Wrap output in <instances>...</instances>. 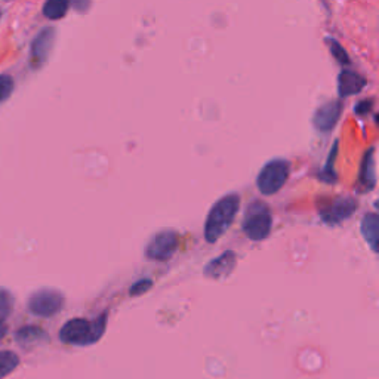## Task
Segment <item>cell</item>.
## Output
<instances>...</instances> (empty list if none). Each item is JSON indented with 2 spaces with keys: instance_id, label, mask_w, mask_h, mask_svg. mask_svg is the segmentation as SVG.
Instances as JSON below:
<instances>
[{
  "instance_id": "obj_1",
  "label": "cell",
  "mask_w": 379,
  "mask_h": 379,
  "mask_svg": "<svg viewBox=\"0 0 379 379\" xmlns=\"http://www.w3.org/2000/svg\"><path fill=\"white\" fill-rule=\"evenodd\" d=\"M240 207V196L230 193L221 197L207 214L204 224V239L207 243H215L230 229Z\"/></svg>"
},
{
  "instance_id": "obj_2",
  "label": "cell",
  "mask_w": 379,
  "mask_h": 379,
  "mask_svg": "<svg viewBox=\"0 0 379 379\" xmlns=\"http://www.w3.org/2000/svg\"><path fill=\"white\" fill-rule=\"evenodd\" d=\"M107 326V313H103L95 321L85 318H71L61 328L60 339L71 346H90L103 336Z\"/></svg>"
},
{
  "instance_id": "obj_3",
  "label": "cell",
  "mask_w": 379,
  "mask_h": 379,
  "mask_svg": "<svg viewBox=\"0 0 379 379\" xmlns=\"http://www.w3.org/2000/svg\"><path fill=\"white\" fill-rule=\"evenodd\" d=\"M291 174V163L284 159H273L265 163L256 178V187L264 196L279 193Z\"/></svg>"
},
{
  "instance_id": "obj_4",
  "label": "cell",
  "mask_w": 379,
  "mask_h": 379,
  "mask_svg": "<svg viewBox=\"0 0 379 379\" xmlns=\"http://www.w3.org/2000/svg\"><path fill=\"white\" fill-rule=\"evenodd\" d=\"M273 217L267 206L261 202H254L246 211L242 229L243 233L254 242L267 239L271 233Z\"/></svg>"
},
{
  "instance_id": "obj_5",
  "label": "cell",
  "mask_w": 379,
  "mask_h": 379,
  "mask_svg": "<svg viewBox=\"0 0 379 379\" xmlns=\"http://www.w3.org/2000/svg\"><path fill=\"white\" fill-rule=\"evenodd\" d=\"M64 307V295L52 288H43L31 294L28 298V310L39 317H52Z\"/></svg>"
},
{
  "instance_id": "obj_6",
  "label": "cell",
  "mask_w": 379,
  "mask_h": 379,
  "mask_svg": "<svg viewBox=\"0 0 379 379\" xmlns=\"http://www.w3.org/2000/svg\"><path fill=\"white\" fill-rule=\"evenodd\" d=\"M180 236L174 230H162L156 233L145 246V256L151 261H167L178 251Z\"/></svg>"
},
{
  "instance_id": "obj_7",
  "label": "cell",
  "mask_w": 379,
  "mask_h": 379,
  "mask_svg": "<svg viewBox=\"0 0 379 379\" xmlns=\"http://www.w3.org/2000/svg\"><path fill=\"white\" fill-rule=\"evenodd\" d=\"M55 34L56 31L53 27H45L34 37L30 48V61L34 68H41L48 61L55 43Z\"/></svg>"
},
{
  "instance_id": "obj_8",
  "label": "cell",
  "mask_w": 379,
  "mask_h": 379,
  "mask_svg": "<svg viewBox=\"0 0 379 379\" xmlns=\"http://www.w3.org/2000/svg\"><path fill=\"white\" fill-rule=\"evenodd\" d=\"M355 209L357 202L354 199H338L332 204L325 207L323 211H320V217L329 225H338L348 219L355 212Z\"/></svg>"
},
{
  "instance_id": "obj_9",
  "label": "cell",
  "mask_w": 379,
  "mask_h": 379,
  "mask_svg": "<svg viewBox=\"0 0 379 379\" xmlns=\"http://www.w3.org/2000/svg\"><path fill=\"white\" fill-rule=\"evenodd\" d=\"M341 113H343V104H341V101H329L316 110L313 116V125L317 130L321 132L332 130L341 119Z\"/></svg>"
},
{
  "instance_id": "obj_10",
  "label": "cell",
  "mask_w": 379,
  "mask_h": 379,
  "mask_svg": "<svg viewBox=\"0 0 379 379\" xmlns=\"http://www.w3.org/2000/svg\"><path fill=\"white\" fill-rule=\"evenodd\" d=\"M236 254L233 251H227L207 264L203 270V274L209 279H222L236 269Z\"/></svg>"
},
{
  "instance_id": "obj_11",
  "label": "cell",
  "mask_w": 379,
  "mask_h": 379,
  "mask_svg": "<svg viewBox=\"0 0 379 379\" xmlns=\"http://www.w3.org/2000/svg\"><path fill=\"white\" fill-rule=\"evenodd\" d=\"M366 83L368 82L363 76H360L358 73L351 70H344L338 76V92L341 97L347 98L351 97V95L362 92Z\"/></svg>"
},
{
  "instance_id": "obj_12",
  "label": "cell",
  "mask_w": 379,
  "mask_h": 379,
  "mask_svg": "<svg viewBox=\"0 0 379 379\" xmlns=\"http://www.w3.org/2000/svg\"><path fill=\"white\" fill-rule=\"evenodd\" d=\"M360 232H362L365 240L370 246L373 252H378V239H379V218L378 214H368L360 224Z\"/></svg>"
},
{
  "instance_id": "obj_13",
  "label": "cell",
  "mask_w": 379,
  "mask_h": 379,
  "mask_svg": "<svg viewBox=\"0 0 379 379\" xmlns=\"http://www.w3.org/2000/svg\"><path fill=\"white\" fill-rule=\"evenodd\" d=\"M375 148H370L362 163V170H360V182L365 188L372 190L376 185V163H375Z\"/></svg>"
},
{
  "instance_id": "obj_14",
  "label": "cell",
  "mask_w": 379,
  "mask_h": 379,
  "mask_svg": "<svg viewBox=\"0 0 379 379\" xmlns=\"http://www.w3.org/2000/svg\"><path fill=\"white\" fill-rule=\"evenodd\" d=\"M68 6H70V4L67 2V0H49V2H46L43 5L42 12L48 18V20L56 21V20H61V18L66 16Z\"/></svg>"
},
{
  "instance_id": "obj_15",
  "label": "cell",
  "mask_w": 379,
  "mask_h": 379,
  "mask_svg": "<svg viewBox=\"0 0 379 379\" xmlns=\"http://www.w3.org/2000/svg\"><path fill=\"white\" fill-rule=\"evenodd\" d=\"M46 338L45 331H42L41 328H36V326H26L23 329H20L16 332V341L20 343L21 346H28L33 343H41L42 339Z\"/></svg>"
},
{
  "instance_id": "obj_16",
  "label": "cell",
  "mask_w": 379,
  "mask_h": 379,
  "mask_svg": "<svg viewBox=\"0 0 379 379\" xmlns=\"http://www.w3.org/2000/svg\"><path fill=\"white\" fill-rule=\"evenodd\" d=\"M20 365V357L14 351H0V379L8 376Z\"/></svg>"
},
{
  "instance_id": "obj_17",
  "label": "cell",
  "mask_w": 379,
  "mask_h": 379,
  "mask_svg": "<svg viewBox=\"0 0 379 379\" xmlns=\"http://www.w3.org/2000/svg\"><path fill=\"white\" fill-rule=\"evenodd\" d=\"M336 151H338V141L333 144V148L331 150L326 166L321 169L320 174H318V180L326 182V184H335L336 182V174H335V167H333V163L336 159Z\"/></svg>"
},
{
  "instance_id": "obj_18",
  "label": "cell",
  "mask_w": 379,
  "mask_h": 379,
  "mask_svg": "<svg viewBox=\"0 0 379 379\" xmlns=\"http://www.w3.org/2000/svg\"><path fill=\"white\" fill-rule=\"evenodd\" d=\"M12 310H14L12 294L5 288H0V325H4V321L12 314Z\"/></svg>"
},
{
  "instance_id": "obj_19",
  "label": "cell",
  "mask_w": 379,
  "mask_h": 379,
  "mask_svg": "<svg viewBox=\"0 0 379 379\" xmlns=\"http://www.w3.org/2000/svg\"><path fill=\"white\" fill-rule=\"evenodd\" d=\"M326 43L329 46V51L333 55V58L339 63V64H343V66H348L351 61H350V56L348 53L346 52V49L341 46L336 41L333 39H326Z\"/></svg>"
},
{
  "instance_id": "obj_20",
  "label": "cell",
  "mask_w": 379,
  "mask_h": 379,
  "mask_svg": "<svg viewBox=\"0 0 379 379\" xmlns=\"http://www.w3.org/2000/svg\"><path fill=\"white\" fill-rule=\"evenodd\" d=\"M14 89H15V82L12 79V76L0 74V104L11 98Z\"/></svg>"
},
{
  "instance_id": "obj_21",
  "label": "cell",
  "mask_w": 379,
  "mask_h": 379,
  "mask_svg": "<svg viewBox=\"0 0 379 379\" xmlns=\"http://www.w3.org/2000/svg\"><path fill=\"white\" fill-rule=\"evenodd\" d=\"M151 288H153V280L142 279V280H138L137 283L132 284V288L129 289V294H130V296H140V295L148 292Z\"/></svg>"
},
{
  "instance_id": "obj_22",
  "label": "cell",
  "mask_w": 379,
  "mask_h": 379,
  "mask_svg": "<svg viewBox=\"0 0 379 379\" xmlns=\"http://www.w3.org/2000/svg\"><path fill=\"white\" fill-rule=\"evenodd\" d=\"M372 104H373L372 100H365L362 103H358L357 107H355V113H357V115H366V113L370 110Z\"/></svg>"
},
{
  "instance_id": "obj_23",
  "label": "cell",
  "mask_w": 379,
  "mask_h": 379,
  "mask_svg": "<svg viewBox=\"0 0 379 379\" xmlns=\"http://www.w3.org/2000/svg\"><path fill=\"white\" fill-rule=\"evenodd\" d=\"M6 332H8L6 326L5 325H0V339H2L6 335Z\"/></svg>"
}]
</instances>
